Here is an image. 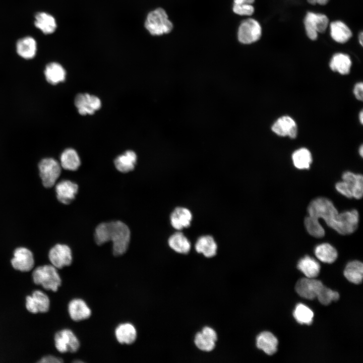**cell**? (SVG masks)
<instances>
[{
  "mask_svg": "<svg viewBox=\"0 0 363 363\" xmlns=\"http://www.w3.org/2000/svg\"><path fill=\"white\" fill-rule=\"evenodd\" d=\"M336 190L341 194L348 198H352V195L346 184L342 180L335 185Z\"/></svg>",
  "mask_w": 363,
  "mask_h": 363,
  "instance_id": "cell-39",
  "label": "cell"
},
{
  "mask_svg": "<svg viewBox=\"0 0 363 363\" xmlns=\"http://www.w3.org/2000/svg\"><path fill=\"white\" fill-rule=\"evenodd\" d=\"M64 359L55 354H46L41 356L36 363H63Z\"/></svg>",
  "mask_w": 363,
  "mask_h": 363,
  "instance_id": "cell-38",
  "label": "cell"
},
{
  "mask_svg": "<svg viewBox=\"0 0 363 363\" xmlns=\"http://www.w3.org/2000/svg\"><path fill=\"white\" fill-rule=\"evenodd\" d=\"M13 268L21 272L31 271L35 267V259L32 251L24 246L16 248L10 260Z\"/></svg>",
  "mask_w": 363,
  "mask_h": 363,
  "instance_id": "cell-9",
  "label": "cell"
},
{
  "mask_svg": "<svg viewBox=\"0 0 363 363\" xmlns=\"http://www.w3.org/2000/svg\"><path fill=\"white\" fill-rule=\"evenodd\" d=\"M217 335L215 331L210 327H204L201 332H198L194 339L195 344L200 350L210 351L214 349Z\"/></svg>",
  "mask_w": 363,
  "mask_h": 363,
  "instance_id": "cell-16",
  "label": "cell"
},
{
  "mask_svg": "<svg viewBox=\"0 0 363 363\" xmlns=\"http://www.w3.org/2000/svg\"><path fill=\"white\" fill-rule=\"evenodd\" d=\"M329 26L331 38L338 43L343 44L347 42L352 36L350 28L340 20L331 22Z\"/></svg>",
  "mask_w": 363,
  "mask_h": 363,
  "instance_id": "cell-17",
  "label": "cell"
},
{
  "mask_svg": "<svg viewBox=\"0 0 363 363\" xmlns=\"http://www.w3.org/2000/svg\"><path fill=\"white\" fill-rule=\"evenodd\" d=\"M33 283L42 287L43 291L56 292L62 285L58 270L51 264L35 267L31 271Z\"/></svg>",
  "mask_w": 363,
  "mask_h": 363,
  "instance_id": "cell-3",
  "label": "cell"
},
{
  "mask_svg": "<svg viewBox=\"0 0 363 363\" xmlns=\"http://www.w3.org/2000/svg\"><path fill=\"white\" fill-rule=\"evenodd\" d=\"M62 168L67 170H76L81 164V160L77 151L72 148L63 151L60 156Z\"/></svg>",
  "mask_w": 363,
  "mask_h": 363,
  "instance_id": "cell-29",
  "label": "cell"
},
{
  "mask_svg": "<svg viewBox=\"0 0 363 363\" xmlns=\"http://www.w3.org/2000/svg\"><path fill=\"white\" fill-rule=\"evenodd\" d=\"M44 75L46 81L52 85L64 81L66 72L63 66L56 62L47 64L45 68Z\"/></svg>",
  "mask_w": 363,
  "mask_h": 363,
  "instance_id": "cell-26",
  "label": "cell"
},
{
  "mask_svg": "<svg viewBox=\"0 0 363 363\" xmlns=\"http://www.w3.org/2000/svg\"><path fill=\"white\" fill-rule=\"evenodd\" d=\"M168 244L169 247L173 251L184 254H188L191 247L189 239L180 232H176L172 234L168 238Z\"/></svg>",
  "mask_w": 363,
  "mask_h": 363,
  "instance_id": "cell-31",
  "label": "cell"
},
{
  "mask_svg": "<svg viewBox=\"0 0 363 363\" xmlns=\"http://www.w3.org/2000/svg\"><path fill=\"white\" fill-rule=\"evenodd\" d=\"M37 169L41 184L47 189L54 186L62 172L59 162L52 157L41 159L37 164Z\"/></svg>",
  "mask_w": 363,
  "mask_h": 363,
  "instance_id": "cell-5",
  "label": "cell"
},
{
  "mask_svg": "<svg viewBox=\"0 0 363 363\" xmlns=\"http://www.w3.org/2000/svg\"><path fill=\"white\" fill-rule=\"evenodd\" d=\"M233 12L239 16H250L255 12V8L252 4H233Z\"/></svg>",
  "mask_w": 363,
  "mask_h": 363,
  "instance_id": "cell-37",
  "label": "cell"
},
{
  "mask_svg": "<svg viewBox=\"0 0 363 363\" xmlns=\"http://www.w3.org/2000/svg\"><path fill=\"white\" fill-rule=\"evenodd\" d=\"M255 0H233V4H252Z\"/></svg>",
  "mask_w": 363,
  "mask_h": 363,
  "instance_id": "cell-42",
  "label": "cell"
},
{
  "mask_svg": "<svg viewBox=\"0 0 363 363\" xmlns=\"http://www.w3.org/2000/svg\"><path fill=\"white\" fill-rule=\"evenodd\" d=\"M355 97L358 100H362L363 84L361 82L356 83L353 90Z\"/></svg>",
  "mask_w": 363,
  "mask_h": 363,
  "instance_id": "cell-40",
  "label": "cell"
},
{
  "mask_svg": "<svg viewBox=\"0 0 363 363\" xmlns=\"http://www.w3.org/2000/svg\"><path fill=\"white\" fill-rule=\"evenodd\" d=\"M291 158L293 165L299 169H308L312 162L310 151L306 148H300L293 152Z\"/></svg>",
  "mask_w": 363,
  "mask_h": 363,
  "instance_id": "cell-33",
  "label": "cell"
},
{
  "mask_svg": "<svg viewBox=\"0 0 363 363\" xmlns=\"http://www.w3.org/2000/svg\"><path fill=\"white\" fill-rule=\"evenodd\" d=\"M359 120L361 124L363 123V112L361 110L359 113Z\"/></svg>",
  "mask_w": 363,
  "mask_h": 363,
  "instance_id": "cell-44",
  "label": "cell"
},
{
  "mask_svg": "<svg viewBox=\"0 0 363 363\" xmlns=\"http://www.w3.org/2000/svg\"><path fill=\"white\" fill-rule=\"evenodd\" d=\"M297 267L302 272L306 277L315 278L317 277L320 270L319 263L314 258L306 256L300 259Z\"/></svg>",
  "mask_w": 363,
  "mask_h": 363,
  "instance_id": "cell-30",
  "label": "cell"
},
{
  "mask_svg": "<svg viewBox=\"0 0 363 363\" xmlns=\"http://www.w3.org/2000/svg\"><path fill=\"white\" fill-rule=\"evenodd\" d=\"M351 66L352 61L349 55L342 52L334 54L329 62L330 69L342 75L350 73Z\"/></svg>",
  "mask_w": 363,
  "mask_h": 363,
  "instance_id": "cell-21",
  "label": "cell"
},
{
  "mask_svg": "<svg viewBox=\"0 0 363 363\" xmlns=\"http://www.w3.org/2000/svg\"><path fill=\"white\" fill-rule=\"evenodd\" d=\"M75 105L78 112L82 115L93 114L101 106L100 99L88 93H80L75 98Z\"/></svg>",
  "mask_w": 363,
  "mask_h": 363,
  "instance_id": "cell-12",
  "label": "cell"
},
{
  "mask_svg": "<svg viewBox=\"0 0 363 363\" xmlns=\"http://www.w3.org/2000/svg\"><path fill=\"white\" fill-rule=\"evenodd\" d=\"M304 25L308 38L314 41L319 33L326 32L329 25V19L325 14L308 12L304 18Z\"/></svg>",
  "mask_w": 363,
  "mask_h": 363,
  "instance_id": "cell-6",
  "label": "cell"
},
{
  "mask_svg": "<svg viewBox=\"0 0 363 363\" xmlns=\"http://www.w3.org/2000/svg\"><path fill=\"white\" fill-rule=\"evenodd\" d=\"M344 275L350 282L358 284L362 282L363 278V264L359 261L349 262L344 270Z\"/></svg>",
  "mask_w": 363,
  "mask_h": 363,
  "instance_id": "cell-32",
  "label": "cell"
},
{
  "mask_svg": "<svg viewBox=\"0 0 363 363\" xmlns=\"http://www.w3.org/2000/svg\"><path fill=\"white\" fill-rule=\"evenodd\" d=\"M68 312L71 319L75 321L88 319L91 314L86 303L80 298L73 299L69 302Z\"/></svg>",
  "mask_w": 363,
  "mask_h": 363,
  "instance_id": "cell-19",
  "label": "cell"
},
{
  "mask_svg": "<svg viewBox=\"0 0 363 363\" xmlns=\"http://www.w3.org/2000/svg\"><path fill=\"white\" fill-rule=\"evenodd\" d=\"M342 180L351 192L352 198L360 199L363 194V177L361 174L346 171L342 174Z\"/></svg>",
  "mask_w": 363,
  "mask_h": 363,
  "instance_id": "cell-20",
  "label": "cell"
},
{
  "mask_svg": "<svg viewBox=\"0 0 363 363\" xmlns=\"http://www.w3.org/2000/svg\"><path fill=\"white\" fill-rule=\"evenodd\" d=\"M278 341L277 338L269 331L260 333L256 338V346L268 355H271L277 350Z\"/></svg>",
  "mask_w": 363,
  "mask_h": 363,
  "instance_id": "cell-22",
  "label": "cell"
},
{
  "mask_svg": "<svg viewBox=\"0 0 363 363\" xmlns=\"http://www.w3.org/2000/svg\"><path fill=\"white\" fill-rule=\"evenodd\" d=\"M192 217V214L189 209L178 207L170 214V223L174 229L180 230L190 226Z\"/></svg>",
  "mask_w": 363,
  "mask_h": 363,
  "instance_id": "cell-18",
  "label": "cell"
},
{
  "mask_svg": "<svg viewBox=\"0 0 363 363\" xmlns=\"http://www.w3.org/2000/svg\"><path fill=\"white\" fill-rule=\"evenodd\" d=\"M307 211L309 216L305 219V226L308 233L317 238L325 235L319 218L323 219L328 226L342 235L351 234L358 227L359 214L356 210L339 213L333 203L326 198L319 197L312 200Z\"/></svg>",
  "mask_w": 363,
  "mask_h": 363,
  "instance_id": "cell-1",
  "label": "cell"
},
{
  "mask_svg": "<svg viewBox=\"0 0 363 363\" xmlns=\"http://www.w3.org/2000/svg\"><path fill=\"white\" fill-rule=\"evenodd\" d=\"M130 234V230L125 223L115 221L99 224L96 228L94 238L98 245L111 241L113 254L120 256L128 249Z\"/></svg>",
  "mask_w": 363,
  "mask_h": 363,
  "instance_id": "cell-2",
  "label": "cell"
},
{
  "mask_svg": "<svg viewBox=\"0 0 363 363\" xmlns=\"http://www.w3.org/2000/svg\"><path fill=\"white\" fill-rule=\"evenodd\" d=\"M50 306L49 296L42 290L35 289L31 294L25 296V308L31 314L46 313L49 311Z\"/></svg>",
  "mask_w": 363,
  "mask_h": 363,
  "instance_id": "cell-11",
  "label": "cell"
},
{
  "mask_svg": "<svg viewBox=\"0 0 363 363\" xmlns=\"http://www.w3.org/2000/svg\"><path fill=\"white\" fill-rule=\"evenodd\" d=\"M358 152H359V155H360V156H361V157H362V155H363V147H362V145H361V146H360V147L359 148Z\"/></svg>",
  "mask_w": 363,
  "mask_h": 363,
  "instance_id": "cell-45",
  "label": "cell"
},
{
  "mask_svg": "<svg viewBox=\"0 0 363 363\" xmlns=\"http://www.w3.org/2000/svg\"><path fill=\"white\" fill-rule=\"evenodd\" d=\"M358 42H359V44H360L361 46H362V44H363V34H362V31H361V32L359 33V34H358Z\"/></svg>",
  "mask_w": 363,
  "mask_h": 363,
  "instance_id": "cell-43",
  "label": "cell"
},
{
  "mask_svg": "<svg viewBox=\"0 0 363 363\" xmlns=\"http://www.w3.org/2000/svg\"><path fill=\"white\" fill-rule=\"evenodd\" d=\"M54 346L59 353L76 352L79 347L80 342L73 332L67 328L57 330L53 336Z\"/></svg>",
  "mask_w": 363,
  "mask_h": 363,
  "instance_id": "cell-8",
  "label": "cell"
},
{
  "mask_svg": "<svg viewBox=\"0 0 363 363\" xmlns=\"http://www.w3.org/2000/svg\"><path fill=\"white\" fill-rule=\"evenodd\" d=\"M54 191L57 201L63 204L68 205L75 198L78 186L71 180L64 179L56 183Z\"/></svg>",
  "mask_w": 363,
  "mask_h": 363,
  "instance_id": "cell-14",
  "label": "cell"
},
{
  "mask_svg": "<svg viewBox=\"0 0 363 363\" xmlns=\"http://www.w3.org/2000/svg\"><path fill=\"white\" fill-rule=\"evenodd\" d=\"M145 27L152 35L160 36L169 33L173 29V25L166 11L158 8L148 13Z\"/></svg>",
  "mask_w": 363,
  "mask_h": 363,
  "instance_id": "cell-4",
  "label": "cell"
},
{
  "mask_svg": "<svg viewBox=\"0 0 363 363\" xmlns=\"http://www.w3.org/2000/svg\"><path fill=\"white\" fill-rule=\"evenodd\" d=\"M317 298L321 304L327 306L332 301L338 300L339 294L337 291H333L323 285L318 294Z\"/></svg>",
  "mask_w": 363,
  "mask_h": 363,
  "instance_id": "cell-36",
  "label": "cell"
},
{
  "mask_svg": "<svg viewBox=\"0 0 363 363\" xmlns=\"http://www.w3.org/2000/svg\"><path fill=\"white\" fill-rule=\"evenodd\" d=\"M323 285L319 280L306 277L300 279L296 282L295 289L301 297L312 300L317 297Z\"/></svg>",
  "mask_w": 363,
  "mask_h": 363,
  "instance_id": "cell-13",
  "label": "cell"
},
{
  "mask_svg": "<svg viewBox=\"0 0 363 363\" xmlns=\"http://www.w3.org/2000/svg\"><path fill=\"white\" fill-rule=\"evenodd\" d=\"M34 25L44 34L53 33L57 27L55 18L44 12H38L34 16Z\"/></svg>",
  "mask_w": 363,
  "mask_h": 363,
  "instance_id": "cell-24",
  "label": "cell"
},
{
  "mask_svg": "<svg viewBox=\"0 0 363 363\" xmlns=\"http://www.w3.org/2000/svg\"><path fill=\"white\" fill-rule=\"evenodd\" d=\"M117 340L122 344L133 343L137 338V331L131 323H126L119 325L115 330Z\"/></svg>",
  "mask_w": 363,
  "mask_h": 363,
  "instance_id": "cell-27",
  "label": "cell"
},
{
  "mask_svg": "<svg viewBox=\"0 0 363 363\" xmlns=\"http://www.w3.org/2000/svg\"><path fill=\"white\" fill-rule=\"evenodd\" d=\"M16 51L18 54L24 59L33 58L37 51L35 40L31 36H26L18 39L16 42Z\"/></svg>",
  "mask_w": 363,
  "mask_h": 363,
  "instance_id": "cell-23",
  "label": "cell"
},
{
  "mask_svg": "<svg viewBox=\"0 0 363 363\" xmlns=\"http://www.w3.org/2000/svg\"><path fill=\"white\" fill-rule=\"evenodd\" d=\"M195 248L198 253H202L207 258H211L216 254L217 245L213 236L205 235L197 239Z\"/></svg>",
  "mask_w": 363,
  "mask_h": 363,
  "instance_id": "cell-25",
  "label": "cell"
},
{
  "mask_svg": "<svg viewBox=\"0 0 363 363\" xmlns=\"http://www.w3.org/2000/svg\"><path fill=\"white\" fill-rule=\"evenodd\" d=\"M308 3L312 5L318 4L321 6L326 5L329 0H307Z\"/></svg>",
  "mask_w": 363,
  "mask_h": 363,
  "instance_id": "cell-41",
  "label": "cell"
},
{
  "mask_svg": "<svg viewBox=\"0 0 363 363\" xmlns=\"http://www.w3.org/2000/svg\"><path fill=\"white\" fill-rule=\"evenodd\" d=\"M262 35L260 23L254 18H247L240 23L237 32L238 41L243 44H251L258 41Z\"/></svg>",
  "mask_w": 363,
  "mask_h": 363,
  "instance_id": "cell-7",
  "label": "cell"
},
{
  "mask_svg": "<svg viewBox=\"0 0 363 363\" xmlns=\"http://www.w3.org/2000/svg\"><path fill=\"white\" fill-rule=\"evenodd\" d=\"M48 259L50 264L58 270L70 266L73 261L71 248L64 244H56L49 249Z\"/></svg>",
  "mask_w": 363,
  "mask_h": 363,
  "instance_id": "cell-10",
  "label": "cell"
},
{
  "mask_svg": "<svg viewBox=\"0 0 363 363\" xmlns=\"http://www.w3.org/2000/svg\"><path fill=\"white\" fill-rule=\"evenodd\" d=\"M137 159V155L133 151L128 150L118 156L115 159L114 163L118 171L126 173L134 169Z\"/></svg>",
  "mask_w": 363,
  "mask_h": 363,
  "instance_id": "cell-28",
  "label": "cell"
},
{
  "mask_svg": "<svg viewBox=\"0 0 363 363\" xmlns=\"http://www.w3.org/2000/svg\"><path fill=\"white\" fill-rule=\"evenodd\" d=\"M271 130L274 133L280 137H288L294 139L297 135V126L295 121L290 116L283 115L273 123Z\"/></svg>",
  "mask_w": 363,
  "mask_h": 363,
  "instance_id": "cell-15",
  "label": "cell"
},
{
  "mask_svg": "<svg viewBox=\"0 0 363 363\" xmlns=\"http://www.w3.org/2000/svg\"><path fill=\"white\" fill-rule=\"evenodd\" d=\"M315 254L321 262L330 264L335 262L338 256L336 250L328 243L317 246L315 249Z\"/></svg>",
  "mask_w": 363,
  "mask_h": 363,
  "instance_id": "cell-34",
  "label": "cell"
},
{
  "mask_svg": "<svg viewBox=\"0 0 363 363\" xmlns=\"http://www.w3.org/2000/svg\"><path fill=\"white\" fill-rule=\"evenodd\" d=\"M293 316L298 323L310 325L313 322L314 313L308 307L300 303L295 306Z\"/></svg>",
  "mask_w": 363,
  "mask_h": 363,
  "instance_id": "cell-35",
  "label": "cell"
}]
</instances>
